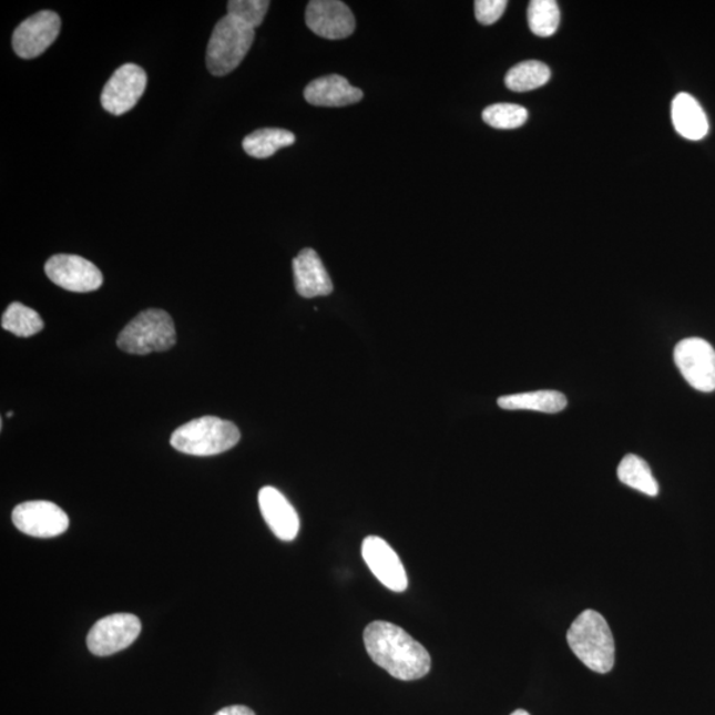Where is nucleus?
<instances>
[{
  "instance_id": "nucleus-28",
  "label": "nucleus",
  "mask_w": 715,
  "mask_h": 715,
  "mask_svg": "<svg viewBox=\"0 0 715 715\" xmlns=\"http://www.w3.org/2000/svg\"><path fill=\"white\" fill-rule=\"evenodd\" d=\"M510 715H530V714L527 711L519 709V711H515L514 713H512Z\"/></svg>"
},
{
  "instance_id": "nucleus-6",
  "label": "nucleus",
  "mask_w": 715,
  "mask_h": 715,
  "mask_svg": "<svg viewBox=\"0 0 715 715\" xmlns=\"http://www.w3.org/2000/svg\"><path fill=\"white\" fill-rule=\"evenodd\" d=\"M674 362L683 377L701 392L715 390V350L703 338H686L674 349Z\"/></svg>"
},
{
  "instance_id": "nucleus-21",
  "label": "nucleus",
  "mask_w": 715,
  "mask_h": 715,
  "mask_svg": "<svg viewBox=\"0 0 715 715\" xmlns=\"http://www.w3.org/2000/svg\"><path fill=\"white\" fill-rule=\"evenodd\" d=\"M551 78L550 68L538 60L522 61L507 74L505 84L513 92H529L547 85Z\"/></svg>"
},
{
  "instance_id": "nucleus-12",
  "label": "nucleus",
  "mask_w": 715,
  "mask_h": 715,
  "mask_svg": "<svg viewBox=\"0 0 715 715\" xmlns=\"http://www.w3.org/2000/svg\"><path fill=\"white\" fill-rule=\"evenodd\" d=\"M305 22L316 35L329 40L346 39L356 31L350 7L339 0H311L306 7Z\"/></svg>"
},
{
  "instance_id": "nucleus-19",
  "label": "nucleus",
  "mask_w": 715,
  "mask_h": 715,
  "mask_svg": "<svg viewBox=\"0 0 715 715\" xmlns=\"http://www.w3.org/2000/svg\"><path fill=\"white\" fill-rule=\"evenodd\" d=\"M295 142V134L284 129L267 127L247 135L243 141V149L249 156L264 160L283 147L292 146Z\"/></svg>"
},
{
  "instance_id": "nucleus-5",
  "label": "nucleus",
  "mask_w": 715,
  "mask_h": 715,
  "mask_svg": "<svg viewBox=\"0 0 715 715\" xmlns=\"http://www.w3.org/2000/svg\"><path fill=\"white\" fill-rule=\"evenodd\" d=\"M176 343L173 318L161 309H149L140 313L133 321L120 333L118 346L122 351L134 356H146L150 353L166 351Z\"/></svg>"
},
{
  "instance_id": "nucleus-7",
  "label": "nucleus",
  "mask_w": 715,
  "mask_h": 715,
  "mask_svg": "<svg viewBox=\"0 0 715 715\" xmlns=\"http://www.w3.org/2000/svg\"><path fill=\"white\" fill-rule=\"evenodd\" d=\"M141 622L132 614H114L99 620L88 633L86 645L95 656H111L135 642Z\"/></svg>"
},
{
  "instance_id": "nucleus-10",
  "label": "nucleus",
  "mask_w": 715,
  "mask_h": 715,
  "mask_svg": "<svg viewBox=\"0 0 715 715\" xmlns=\"http://www.w3.org/2000/svg\"><path fill=\"white\" fill-rule=\"evenodd\" d=\"M61 19L57 12L40 11L17 27L12 35L13 51L22 59H35L58 39Z\"/></svg>"
},
{
  "instance_id": "nucleus-4",
  "label": "nucleus",
  "mask_w": 715,
  "mask_h": 715,
  "mask_svg": "<svg viewBox=\"0 0 715 715\" xmlns=\"http://www.w3.org/2000/svg\"><path fill=\"white\" fill-rule=\"evenodd\" d=\"M254 40L255 30L227 13L216 23L210 38L206 53L210 73L221 78L234 72L247 57Z\"/></svg>"
},
{
  "instance_id": "nucleus-14",
  "label": "nucleus",
  "mask_w": 715,
  "mask_h": 715,
  "mask_svg": "<svg viewBox=\"0 0 715 715\" xmlns=\"http://www.w3.org/2000/svg\"><path fill=\"white\" fill-rule=\"evenodd\" d=\"M258 505L269 529L282 541H293L298 534V514L285 499V496L274 487H264L258 492Z\"/></svg>"
},
{
  "instance_id": "nucleus-22",
  "label": "nucleus",
  "mask_w": 715,
  "mask_h": 715,
  "mask_svg": "<svg viewBox=\"0 0 715 715\" xmlns=\"http://www.w3.org/2000/svg\"><path fill=\"white\" fill-rule=\"evenodd\" d=\"M2 328L17 337H32L44 328L39 313L20 303H12L2 317Z\"/></svg>"
},
{
  "instance_id": "nucleus-3",
  "label": "nucleus",
  "mask_w": 715,
  "mask_h": 715,
  "mask_svg": "<svg viewBox=\"0 0 715 715\" xmlns=\"http://www.w3.org/2000/svg\"><path fill=\"white\" fill-rule=\"evenodd\" d=\"M238 440L241 431L231 421L203 417L175 429L170 442L176 451L203 458L227 452Z\"/></svg>"
},
{
  "instance_id": "nucleus-13",
  "label": "nucleus",
  "mask_w": 715,
  "mask_h": 715,
  "mask_svg": "<svg viewBox=\"0 0 715 715\" xmlns=\"http://www.w3.org/2000/svg\"><path fill=\"white\" fill-rule=\"evenodd\" d=\"M364 560L381 584L395 592L408 588V578L404 563L390 544L376 535L367 537L362 543Z\"/></svg>"
},
{
  "instance_id": "nucleus-24",
  "label": "nucleus",
  "mask_w": 715,
  "mask_h": 715,
  "mask_svg": "<svg viewBox=\"0 0 715 715\" xmlns=\"http://www.w3.org/2000/svg\"><path fill=\"white\" fill-rule=\"evenodd\" d=\"M529 119L527 109L515 104H494L490 105L482 112V120L489 126L501 129V131H512L521 127Z\"/></svg>"
},
{
  "instance_id": "nucleus-17",
  "label": "nucleus",
  "mask_w": 715,
  "mask_h": 715,
  "mask_svg": "<svg viewBox=\"0 0 715 715\" xmlns=\"http://www.w3.org/2000/svg\"><path fill=\"white\" fill-rule=\"evenodd\" d=\"M672 121L680 135L699 141L709 132V121L699 102L687 93H680L672 102Z\"/></svg>"
},
{
  "instance_id": "nucleus-1",
  "label": "nucleus",
  "mask_w": 715,
  "mask_h": 715,
  "mask_svg": "<svg viewBox=\"0 0 715 715\" xmlns=\"http://www.w3.org/2000/svg\"><path fill=\"white\" fill-rule=\"evenodd\" d=\"M365 646L372 662L394 678L413 681L431 671V656L410 633L388 622H372L364 633Z\"/></svg>"
},
{
  "instance_id": "nucleus-2",
  "label": "nucleus",
  "mask_w": 715,
  "mask_h": 715,
  "mask_svg": "<svg viewBox=\"0 0 715 715\" xmlns=\"http://www.w3.org/2000/svg\"><path fill=\"white\" fill-rule=\"evenodd\" d=\"M568 643L575 656L596 673H609L615 665V640L607 620L585 610L571 624Z\"/></svg>"
},
{
  "instance_id": "nucleus-20",
  "label": "nucleus",
  "mask_w": 715,
  "mask_h": 715,
  "mask_svg": "<svg viewBox=\"0 0 715 715\" xmlns=\"http://www.w3.org/2000/svg\"><path fill=\"white\" fill-rule=\"evenodd\" d=\"M619 480L624 486L639 490L646 496L658 494V483L653 477L648 462L636 454H626L617 467Z\"/></svg>"
},
{
  "instance_id": "nucleus-16",
  "label": "nucleus",
  "mask_w": 715,
  "mask_h": 715,
  "mask_svg": "<svg viewBox=\"0 0 715 715\" xmlns=\"http://www.w3.org/2000/svg\"><path fill=\"white\" fill-rule=\"evenodd\" d=\"M304 95L309 104L325 108L353 105L364 99V92L359 88L350 85L349 81L338 74L313 80L305 88Z\"/></svg>"
},
{
  "instance_id": "nucleus-11",
  "label": "nucleus",
  "mask_w": 715,
  "mask_h": 715,
  "mask_svg": "<svg viewBox=\"0 0 715 715\" xmlns=\"http://www.w3.org/2000/svg\"><path fill=\"white\" fill-rule=\"evenodd\" d=\"M12 522L22 533L37 538L58 537L70 527L64 510L48 501L20 503L13 509Z\"/></svg>"
},
{
  "instance_id": "nucleus-9",
  "label": "nucleus",
  "mask_w": 715,
  "mask_h": 715,
  "mask_svg": "<svg viewBox=\"0 0 715 715\" xmlns=\"http://www.w3.org/2000/svg\"><path fill=\"white\" fill-rule=\"evenodd\" d=\"M44 270L53 284L74 293L94 292L104 283L101 270L78 255H54L45 263Z\"/></svg>"
},
{
  "instance_id": "nucleus-23",
  "label": "nucleus",
  "mask_w": 715,
  "mask_h": 715,
  "mask_svg": "<svg viewBox=\"0 0 715 715\" xmlns=\"http://www.w3.org/2000/svg\"><path fill=\"white\" fill-rule=\"evenodd\" d=\"M531 32L540 38L553 37L561 23V11L554 0H533L528 9Z\"/></svg>"
},
{
  "instance_id": "nucleus-8",
  "label": "nucleus",
  "mask_w": 715,
  "mask_h": 715,
  "mask_svg": "<svg viewBox=\"0 0 715 715\" xmlns=\"http://www.w3.org/2000/svg\"><path fill=\"white\" fill-rule=\"evenodd\" d=\"M146 85L147 74L140 65L124 64L108 80L101 93V105L111 114H125L137 105Z\"/></svg>"
},
{
  "instance_id": "nucleus-15",
  "label": "nucleus",
  "mask_w": 715,
  "mask_h": 715,
  "mask_svg": "<svg viewBox=\"0 0 715 715\" xmlns=\"http://www.w3.org/2000/svg\"><path fill=\"white\" fill-rule=\"evenodd\" d=\"M296 290L299 296L313 298L329 296L333 292L331 278L317 252L305 248L293 261Z\"/></svg>"
},
{
  "instance_id": "nucleus-25",
  "label": "nucleus",
  "mask_w": 715,
  "mask_h": 715,
  "mask_svg": "<svg viewBox=\"0 0 715 715\" xmlns=\"http://www.w3.org/2000/svg\"><path fill=\"white\" fill-rule=\"evenodd\" d=\"M269 6L268 0H231L227 4V10L229 17L255 30L256 27L262 25L264 22Z\"/></svg>"
},
{
  "instance_id": "nucleus-18",
  "label": "nucleus",
  "mask_w": 715,
  "mask_h": 715,
  "mask_svg": "<svg viewBox=\"0 0 715 715\" xmlns=\"http://www.w3.org/2000/svg\"><path fill=\"white\" fill-rule=\"evenodd\" d=\"M502 410L517 411L528 410L543 413H558L568 406V398L560 391L541 390L507 395L499 399Z\"/></svg>"
},
{
  "instance_id": "nucleus-26",
  "label": "nucleus",
  "mask_w": 715,
  "mask_h": 715,
  "mask_svg": "<svg viewBox=\"0 0 715 715\" xmlns=\"http://www.w3.org/2000/svg\"><path fill=\"white\" fill-rule=\"evenodd\" d=\"M508 7L507 0H477L476 19L483 25H492L500 20Z\"/></svg>"
},
{
  "instance_id": "nucleus-27",
  "label": "nucleus",
  "mask_w": 715,
  "mask_h": 715,
  "mask_svg": "<svg viewBox=\"0 0 715 715\" xmlns=\"http://www.w3.org/2000/svg\"><path fill=\"white\" fill-rule=\"evenodd\" d=\"M215 715H256L254 711H251L247 706L235 705L224 707L221 712H217Z\"/></svg>"
}]
</instances>
